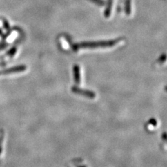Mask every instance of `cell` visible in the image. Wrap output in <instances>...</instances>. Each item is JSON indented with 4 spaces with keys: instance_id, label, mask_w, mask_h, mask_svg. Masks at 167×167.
<instances>
[{
    "instance_id": "7",
    "label": "cell",
    "mask_w": 167,
    "mask_h": 167,
    "mask_svg": "<svg viewBox=\"0 0 167 167\" xmlns=\"http://www.w3.org/2000/svg\"><path fill=\"white\" fill-rule=\"evenodd\" d=\"M90 1H91L92 2L95 3V4L99 5V6H103V5L104 4L103 0H90Z\"/></svg>"
},
{
    "instance_id": "4",
    "label": "cell",
    "mask_w": 167,
    "mask_h": 167,
    "mask_svg": "<svg viewBox=\"0 0 167 167\" xmlns=\"http://www.w3.org/2000/svg\"><path fill=\"white\" fill-rule=\"evenodd\" d=\"M157 125H158V123H157V120L155 119V118H152V119L150 120L147 124L148 130H150V131H153V130L157 129Z\"/></svg>"
},
{
    "instance_id": "8",
    "label": "cell",
    "mask_w": 167,
    "mask_h": 167,
    "mask_svg": "<svg viewBox=\"0 0 167 167\" xmlns=\"http://www.w3.org/2000/svg\"><path fill=\"white\" fill-rule=\"evenodd\" d=\"M3 27H4L5 29H8V28H9V24H8V22H7V20H3Z\"/></svg>"
},
{
    "instance_id": "6",
    "label": "cell",
    "mask_w": 167,
    "mask_h": 167,
    "mask_svg": "<svg viewBox=\"0 0 167 167\" xmlns=\"http://www.w3.org/2000/svg\"><path fill=\"white\" fill-rule=\"evenodd\" d=\"M125 12H126L127 15H130V13H131V0H126Z\"/></svg>"
},
{
    "instance_id": "9",
    "label": "cell",
    "mask_w": 167,
    "mask_h": 167,
    "mask_svg": "<svg viewBox=\"0 0 167 167\" xmlns=\"http://www.w3.org/2000/svg\"><path fill=\"white\" fill-rule=\"evenodd\" d=\"M0 34H1V29H0Z\"/></svg>"
},
{
    "instance_id": "5",
    "label": "cell",
    "mask_w": 167,
    "mask_h": 167,
    "mask_svg": "<svg viewBox=\"0 0 167 167\" xmlns=\"http://www.w3.org/2000/svg\"><path fill=\"white\" fill-rule=\"evenodd\" d=\"M111 8H112V0H109V3H108L107 7L106 8L105 11H104V16L105 17H109L111 14Z\"/></svg>"
},
{
    "instance_id": "3",
    "label": "cell",
    "mask_w": 167,
    "mask_h": 167,
    "mask_svg": "<svg viewBox=\"0 0 167 167\" xmlns=\"http://www.w3.org/2000/svg\"><path fill=\"white\" fill-rule=\"evenodd\" d=\"M74 71V80L77 85H79L81 83V71L80 68L78 65H75L73 68Z\"/></svg>"
},
{
    "instance_id": "1",
    "label": "cell",
    "mask_w": 167,
    "mask_h": 167,
    "mask_svg": "<svg viewBox=\"0 0 167 167\" xmlns=\"http://www.w3.org/2000/svg\"><path fill=\"white\" fill-rule=\"evenodd\" d=\"M118 43V41H95V42H83V43L76 44L75 45V48L76 50L84 48H111L114 46Z\"/></svg>"
},
{
    "instance_id": "2",
    "label": "cell",
    "mask_w": 167,
    "mask_h": 167,
    "mask_svg": "<svg viewBox=\"0 0 167 167\" xmlns=\"http://www.w3.org/2000/svg\"><path fill=\"white\" fill-rule=\"evenodd\" d=\"M71 90H72V92L73 93L77 94V95H81V96L87 97V98L94 99V98H95V97H96V94L94 93V92L91 91V90L81 89V88H78V87H76V86L72 87Z\"/></svg>"
}]
</instances>
